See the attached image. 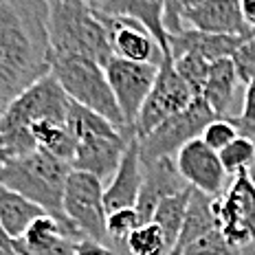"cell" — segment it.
<instances>
[{
  "label": "cell",
  "mask_w": 255,
  "mask_h": 255,
  "mask_svg": "<svg viewBox=\"0 0 255 255\" xmlns=\"http://www.w3.org/2000/svg\"><path fill=\"white\" fill-rule=\"evenodd\" d=\"M49 0H0V119L15 97L51 73Z\"/></svg>",
  "instance_id": "6da1fadb"
},
{
  "label": "cell",
  "mask_w": 255,
  "mask_h": 255,
  "mask_svg": "<svg viewBox=\"0 0 255 255\" xmlns=\"http://www.w3.org/2000/svg\"><path fill=\"white\" fill-rule=\"evenodd\" d=\"M71 108L73 99L51 73L38 79L33 86H29L20 97L13 99V104L4 110L0 119V139L4 147L2 156L38 150L29 132L49 124H68Z\"/></svg>",
  "instance_id": "7a4b0ae2"
},
{
  "label": "cell",
  "mask_w": 255,
  "mask_h": 255,
  "mask_svg": "<svg viewBox=\"0 0 255 255\" xmlns=\"http://www.w3.org/2000/svg\"><path fill=\"white\" fill-rule=\"evenodd\" d=\"M53 55H86L106 66L115 57L102 11L88 0H49L46 18Z\"/></svg>",
  "instance_id": "3957f363"
},
{
  "label": "cell",
  "mask_w": 255,
  "mask_h": 255,
  "mask_svg": "<svg viewBox=\"0 0 255 255\" xmlns=\"http://www.w3.org/2000/svg\"><path fill=\"white\" fill-rule=\"evenodd\" d=\"M71 165L46 150H31L0 158V187L40 205L46 214L71 222L64 214V189Z\"/></svg>",
  "instance_id": "277c9868"
},
{
  "label": "cell",
  "mask_w": 255,
  "mask_h": 255,
  "mask_svg": "<svg viewBox=\"0 0 255 255\" xmlns=\"http://www.w3.org/2000/svg\"><path fill=\"white\" fill-rule=\"evenodd\" d=\"M71 126L75 132V156L71 167L93 174L102 183L110 180L136 134L119 130L108 119L90 113L75 102L71 108Z\"/></svg>",
  "instance_id": "5b68a950"
},
{
  "label": "cell",
  "mask_w": 255,
  "mask_h": 255,
  "mask_svg": "<svg viewBox=\"0 0 255 255\" xmlns=\"http://www.w3.org/2000/svg\"><path fill=\"white\" fill-rule=\"evenodd\" d=\"M51 75L60 82V86L75 104L108 119L119 130L134 132L126 126V119L106 77V68L97 60L86 55H53Z\"/></svg>",
  "instance_id": "8992f818"
},
{
  "label": "cell",
  "mask_w": 255,
  "mask_h": 255,
  "mask_svg": "<svg viewBox=\"0 0 255 255\" xmlns=\"http://www.w3.org/2000/svg\"><path fill=\"white\" fill-rule=\"evenodd\" d=\"M216 119V113L203 97H196L183 113L169 117L150 134L139 139L141 163H154L161 158H174L185 143L200 139L205 128Z\"/></svg>",
  "instance_id": "52a82bcc"
},
{
  "label": "cell",
  "mask_w": 255,
  "mask_h": 255,
  "mask_svg": "<svg viewBox=\"0 0 255 255\" xmlns=\"http://www.w3.org/2000/svg\"><path fill=\"white\" fill-rule=\"evenodd\" d=\"M104 183L93 174L71 169L64 189V214L84 233L86 240H95L102 244H110L108 238V214L104 205ZM115 251V249H113Z\"/></svg>",
  "instance_id": "ba28073f"
},
{
  "label": "cell",
  "mask_w": 255,
  "mask_h": 255,
  "mask_svg": "<svg viewBox=\"0 0 255 255\" xmlns=\"http://www.w3.org/2000/svg\"><path fill=\"white\" fill-rule=\"evenodd\" d=\"M194 99H196L194 90L178 75L172 57L165 55L163 62L158 64L156 82H154L150 95H147L145 104H143L139 113V119H136V126H134L136 139L150 134L154 128H158L169 117L183 113Z\"/></svg>",
  "instance_id": "9c48e42d"
},
{
  "label": "cell",
  "mask_w": 255,
  "mask_h": 255,
  "mask_svg": "<svg viewBox=\"0 0 255 255\" xmlns=\"http://www.w3.org/2000/svg\"><path fill=\"white\" fill-rule=\"evenodd\" d=\"M214 214L231 247L242 251L255 242V183L249 172L238 174L225 194L214 200Z\"/></svg>",
  "instance_id": "30bf717a"
},
{
  "label": "cell",
  "mask_w": 255,
  "mask_h": 255,
  "mask_svg": "<svg viewBox=\"0 0 255 255\" xmlns=\"http://www.w3.org/2000/svg\"><path fill=\"white\" fill-rule=\"evenodd\" d=\"M106 77L113 88V95L119 104V110L126 119V126L134 130L139 113L145 104L147 95L156 82L158 64H145V62H130L113 57L106 64Z\"/></svg>",
  "instance_id": "8fae6325"
},
{
  "label": "cell",
  "mask_w": 255,
  "mask_h": 255,
  "mask_svg": "<svg viewBox=\"0 0 255 255\" xmlns=\"http://www.w3.org/2000/svg\"><path fill=\"white\" fill-rule=\"evenodd\" d=\"M86 240L73 222L44 214L18 240H11L15 255H75L77 244Z\"/></svg>",
  "instance_id": "7c38bea8"
},
{
  "label": "cell",
  "mask_w": 255,
  "mask_h": 255,
  "mask_svg": "<svg viewBox=\"0 0 255 255\" xmlns=\"http://www.w3.org/2000/svg\"><path fill=\"white\" fill-rule=\"evenodd\" d=\"M178 167V174L189 187L203 191L207 196H218L225 194V183L229 174L225 172L220 163V154L211 150L203 139H194L185 143L174 156Z\"/></svg>",
  "instance_id": "4fadbf2b"
},
{
  "label": "cell",
  "mask_w": 255,
  "mask_h": 255,
  "mask_svg": "<svg viewBox=\"0 0 255 255\" xmlns=\"http://www.w3.org/2000/svg\"><path fill=\"white\" fill-rule=\"evenodd\" d=\"M104 24L108 29L110 44H113L115 57L130 62H145V64H161L165 53L161 44L154 40V35L141 22L124 15H108L102 11Z\"/></svg>",
  "instance_id": "5bb4252c"
},
{
  "label": "cell",
  "mask_w": 255,
  "mask_h": 255,
  "mask_svg": "<svg viewBox=\"0 0 255 255\" xmlns=\"http://www.w3.org/2000/svg\"><path fill=\"white\" fill-rule=\"evenodd\" d=\"M183 29H196L214 35L249 38L255 31L244 22L240 0H203L183 15Z\"/></svg>",
  "instance_id": "9a60e30c"
},
{
  "label": "cell",
  "mask_w": 255,
  "mask_h": 255,
  "mask_svg": "<svg viewBox=\"0 0 255 255\" xmlns=\"http://www.w3.org/2000/svg\"><path fill=\"white\" fill-rule=\"evenodd\" d=\"M189 185L183 180V176L178 174L176 161L174 158H161V161L145 163L143 165V185H141V194L136 200V214L141 218V225L152 222L154 211L161 205L163 198L174 196L178 191L187 189Z\"/></svg>",
  "instance_id": "2e32d148"
},
{
  "label": "cell",
  "mask_w": 255,
  "mask_h": 255,
  "mask_svg": "<svg viewBox=\"0 0 255 255\" xmlns=\"http://www.w3.org/2000/svg\"><path fill=\"white\" fill-rule=\"evenodd\" d=\"M141 185H143V163H141L139 139L134 136L130 141V145H128L115 176L110 178V185L104 189L106 214H115L119 209H132V207H136Z\"/></svg>",
  "instance_id": "e0dca14e"
},
{
  "label": "cell",
  "mask_w": 255,
  "mask_h": 255,
  "mask_svg": "<svg viewBox=\"0 0 255 255\" xmlns=\"http://www.w3.org/2000/svg\"><path fill=\"white\" fill-rule=\"evenodd\" d=\"M247 38H236V35H214V33H203L196 29H183L180 33L167 35L169 44V57H178L185 53L198 55L207 62H218L233 57L238 46Z\"/></svg>",
  "instance_id": "ac0fdd59"
},
{
  "label": "cell",
  "mask_w": 255,
  "mask_h": 255,
  "mask_svg": "<svg viewBox=\"0 0 255 255\" xmlns=\"http://www.w3.org/2000/svg\"><path fill=\"white\" fill-rule=\"evenodd\" d=\"M99 11L108 15H124L141 22L154 35V40L161 44L165 55H169L167 44V31L163 24L165 18V0H102Z\"/></svg>",
  "instance_id": "d6986e66"
},
{
  "label": "cell",
  "mask_w": 255,
  "mask_h": 255,
  "mask_svg": "<svg viewBox=\"0 0 255 255\" xmlns=\"http://www.w3.org/2000/svg\"><path fill=\"white\" fill-rule=\"evenodd\" d=\"M238 84H242V82L238 77L236 64H233L231 57L211 62L209 75H207V82H205L200 97L209 104V108L216 113V117H233L231 108H233V102H236Z\"/></svg>",
  "instance_id": "ffe728a7"
},
{
  "label": "cell",
  "mask_w": 255,
  "mask_h": 255,
  "mask_svg": "<svg viewBox=\"0 0 255 255\" xmlns=\"http://www.w3.org/2000/svg\"><path fill=\"white\" fill-rule=\"evenodd\" d=\"M214 200H216L214 196H207L198 189L191 191L187 211H185L183 229H180V236L169 255H180L189 244L200 240V238L207 236L209 231L218 229L216 214H214Z\"/></svg>",
  "instance_id": "44dd1931"
},
{
  "label": "cell",
  "mask_w": 255,
  "mask_h": 255,
  "mask_svg": "<svg viewBox=\"0 0 255 255\" xmlns=\"http://www.w3.org/2000/svg\"><path fill=\"white\" fill-rule=\"evenodd\" d=\"M46 211L15 191L0 187V229L9 240L22 238L26 229Z\"/></svg>",
  "instance_id": "7402d4cb"
},
{
  "label": "cell",
  "mask_w": 255,
  "mask_h": 255,
  "mask_svg": "<svg viewBox=\"0 0 255 255\" xmlns=\"http://www.w3.org/2000/svg\"><path fill=\"white\" fill-rule=\"evenodd\" d=\"M191 191H194V187H187V189L178 191V194H174V196H167V198L161 200V205H158L156 211H154L152 222H156V225L163 229L172 249L180 236V229H183L185 211H187Z\"/></svg>",
  "instance_id": "603a6c76"
},
{
  "label": "cell",
  "mask_w": 255,
  "mask_h": 255,
  "mask_svg": "<svg viewBox=\"0 0 255 255\" xmlns=\"http://www.w3.org/2000/svg\"><path fill=\"white\" fill-rule=\"evenodd\" d=\"M169 253H172V247H169L165 233L156 222H145V225L136 227L128 236L124 247H121V255H169Z\"/></svg>",
  "instance_id": "cb8c5ba5"
},
{
  "label": "cell",
  "mask_w": 255,
  "mask_h": 255,
  "mask_svg": "<svg viewBox=\"0 0 255 255\" xmlns=\"http://www.w3.org/2000/svg\"><path fill=\"white\" fill-rule=\"evenodd\" d=\"M220 154V163L225 167L227 174H238L242 172H249L253 167V161H255V141L253 139H247V136H238L233 143L225 147V150L218 152Z\"/></svg>",
  "instance_id": "d4e9b609"
},
{
  "label": "cell",
  "mask_w": 255,
  "mask_h": 255,
  "mask_svg": "<svg viewBox=\"0 0 255 255\" xmlns=\"http://www.w3.org/2000/svg\"><path fill=\"white\" fill-rule=\"evenodd\" d=\"M172 62H174V68L178 71V75L189 84L191 90H194L196 97H200V95H203V88H205V82H207V75H209L211 62H207L198 55H191V53L172 57Z\"/></svg>",
  "instance_id": "484cf974"
},
{
  "label": "cell",
  "mask_w": 255,
  "mask_h": 255,
  "mask_svg": "<svg viewBox=\"0 0 255 255\" xmlns=\"http://www.w3.org/2000/svg\"><path fill=\"white\" fill-rule=\"evenodd\" d=\"M238 136H240V132H238L236 124H233V117H216V119L205 128L200 139H203L211 150L220 152V150H225L229 143L236 141Z\"/></svg>",
  "instance_id": "4316f807"
},
{
  "label": "cell",
  "mask_w": 255,
  "mask_h": 255,
  "mask_svg": "<svg viewBox=\"0 0 255 255\" xmlns=\"http://www.w3.org/2000/svg\"><path fill=\"white\" fill-rule=\"evenodd\" d=\"M180 255H240V249L231 247L227 242V238L222 236L220 227H218V229L203 236L200 240H196L194 244H189Z\"/></svg>",
  "instance_id": "83f0119b"
},
{
  "label": "cell",
  "mask_w": 255,
  "mask_h": 255,
  "mask_svg": "<svg viewBox=\"0 0 255 255\" xmlns=\"http://www.w3.org/2000/svg\"><path fill=\"white\" fill-rule=\"evenodd\" d=\"M233 124H236L240 136L255 139V79H251L247 84L242 110H240V115H233Z\"/></svg>",
  "instance_id": "f1b7e54d"
},
{
  "label": "cell",
  "mask_w": 255,
  "mask_h": 255,
  "mask_svg": "<svg viewBox=\"0 0 255 255\" xmlns=\"http://www.w3.org/2000/svg\"><path fill=\"white\" fill-rule=\"evenodd\" d=\"M231 60L236 64V71H238L240 82L247 86L255 75V33L249 35V38L238 46V51L233 53Z\"/></svg>",
  "instance_id": "f546056e"
},
{
  "label": "cell",
  "mask_w": 255,
  "mask_h": 255,
  "mask_svg": "<svg viewBox=\"0 0 255 255\" xmlns=\"http://www.w3.org/2000/svg\"><path fill=\"white\" fill-rule=\"evenodd\" d=\"M200 2L203 0H165V18H163V24H165L167 35L180 33L183 31V15Z\"/></svg>",
  "instance_id": "4dcf8cb0"
},
{
  "label": "cell",
  "mask_w": 255,
  "mask_h": 255,
  "mask_svg": "<svg viewBox=\"0 0 255 255\" xmlns=\"http://www.w3.org/2000/svg\"><path fill=\"white\" fill-rule=\"evenodd\" d=\"M75 255H117L108 244L95 242V240H82L75 249Z\"/></svg>",
  "instance_id": "1f68e13d"
},
{
  "label": "cell",
  "mask_w": 255,
  "mask_h": 255,
  "mask_svg": "<svg viewBox=\"0 0 255 255\" xmlns=\"http://www.w3.org/2000/svg\"><path fill=\"white\" fill-rule=\"evenodd\" d=\"M240 11L244 22L255 31V0H240Z\"/></svg>",
  "instance_id": "d6a6232c"
},
{
  "label": "cell",
  "mask_w": 255,
  "mask_h": 255,
  "mask_svg": "<svg viewBox=\"0 0 255 255\" xmlns=\"http://www.w3.org/2000/svg\"><path fill=\"white\" fill-rule=\"evenodd\" d=\"M0 255H15L11 249V240L7 236H2V233H0Z\"/></svg>",
  "instance_id": "836d02e7"
},
{
  "label": "cell",
  "mask_w": 255,
  "mask_h": 255,
  "mask_svg": "<svg viewBox=\"0 0 255 255\" xmlns=\"http://www.w3.org/2000/svg\"><path fill=\"white\" fill-rule=\"evenodd\" d=\"M255 141V139H253ZM249 176H251V180H253V183H255V161H253V167L251 169H249Z\"/></svg>",
  "instance_id": "e575fe53"
},
{
  "label": "cell",
  "mask_w": 255,
  "mask_h": 255,
  "mask_svg": "<svg viewBox=\"0 0 255 255\" xmlns=\"http://www.w3.org/2000/svg\"><path fill=\"white\" fill-rule=\"evenodd\" d=\"M90 4H93V7H99V4H102V0H88Z\"/></svg>",
  "instance_id": "d590c367"
},
{
  "label": "cell",
  "mask_w": 255,
  "mask_h": 255,
  "mask_svg": "<svg viewBox=\"0 0 255 255\" xmlns=\"http://www.w3.org/2000/svg\"><path fill=\"white\" fill-rule=\"evenodd\" d=\"M2 154H4V147H2V139H0V158H2Z\"/></svg>",
  "instance_id": "8d00e7d4"
},
{
  "label": "cell",
  "mask_w": 255,
  "mask_h": 255,
  "mask_svg": "<svg viewBox=\"0 0 255 255\" xmlns=\"http://www.w3.org/2000/svg\"><path fill=\"white\" fill-rule=\"evenodd\" d=\"M0 233H2V229H0ZM2 236H4V233H2Z\"/></svg>",
  "instance_id": "74e56055"
}]
</instances>
